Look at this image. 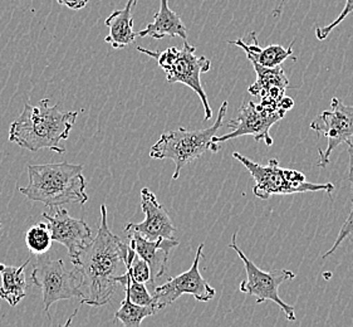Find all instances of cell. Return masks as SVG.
<instances>
[{"label":"cell","mask_w":353,"mask_h":327,"mask_svg":"<svg viewBox=\"0 0 353 327\" xmlns=\"http://www.w3.org/2000/svg\"><path fill=\"white\" fill-rule=\"evenodd\" d=\"M352 13L353 0H346L345 8H343V10L341 12V14L339 15V18H337L336 21H332L331 24H328V26H325V27H318V28H316V37H317V39H319V41H325V39H327L328 36L331 34V32H332L333 29L336 28V27H339V24L345 21L348 15L352 14Z\"/></svg>","instance_id":"obj_24"},{"label":"cell","mask_w":353,"mask_h":327,"mask_svg":"<svg viewBox=\"0 0 353 327\" xmlns=\"http://www.w3.org/2000/svg\"><path fill=\"white\" fill-rule=\"evenodd\" d=\"M228 111V101L220 106L215 123L204 130H186L184 128L163 132L159 141L151 148L150 157L155 160L170 159L175 163V171L172 179L176 180L186 165L203 157L206 151L218 152L220 146L212 143V137L216 135Z\"/></svg>","instance_id":"obj_4"},{"label":"cell","mask_w":353,"mask_h":327,"mask_svg":"<svg viewBox=\"0 0 353 327\" xmlns=\"http://www.w3.org/2000/svg\"><path fill=\"white\" fill-rule=\"evenodd\" d=\"M311 128L328 141L327 149H318L319 161L317 165L319 168H325L330 164L333 150L353 137V105L347 106L334 97L331 101V110L323 111L312 121Z\"/></svg>","instance_id":"obj_11"},{"label":"cell","mask_w":353,"mask_h":327,"mask_svg":"<svg viewBox=\"0 0 353 327\" xmlns=\"http://www.w3.org/2000/svg\"><path fill=\"white\" fill-rule=\"evenodd\" d=\"M90 0H57L58 4L70 8L72 10H81L88 4Z\"/></svg>","instance_id":"obj_25"},{"label":"cell","mask_w":353,"mask_h":327,"mask_svg":"<svg viewBox=\"0 0 353 327\" xmlns=\"http://www.w3.org/2000/svg\"><path fill=\"white\" fill-rule=\"evenodd\" d=\"M141 209L145 213V221L139 224L128 223L125 227V233L134 232L151 241L159 238L176 239V228L169 213L149 188H143L141 190Z\"/></svg>","instance_id":"obj_13"},{"label":"cell","mask_w":353,"mask_h":327,"mask_svg":"<svg viewBox=\"0 0 353 327\" xmlns=\"http://www.w3.org/2000/svg\"><path fill=\"white\" fill-rule=\"evenodd\" d=\"M30 279L33 285L42 290L44 311L48 317L50 306L58 301L73 297L82 299L79 290L81 278L77 270H65L62 259H52L46 255L38 256Z\"/></svg>","instance_id":"obj_7"},{"label":"cell","mask_w":353,"mask_h":327,"mask_svg":"<svg viewBox=\"0 0 353 327\" xmlns=\"http://www.w3.org/2000/svg\"><path fill=\"white\" fill-rule=\"evenodd\" d=\"M204 244L201 243L196 250V256L190 268L176 277L169 278L163 285L152 288V305L157 311L172 305L183 295H191L200 302L212 301L216 291L205 281L199 270V264L203 258Z\"/></svg>","instance_id":"obj_10"},{"label":"cell","mask_w":353,"mask_h":327,"mask_svg":"<svg viewBox=\"0 0 353 327\" xmlns=\"http://www.w3.org/2000/svg\"><path fill=\"white\" fill-rule=\"evenodd\" d=\"M285 1H287V0H282V1L279 3V6H278V7H276V9L273 10V13H272V15H273L274 18H278V17H281V15H282L283 7H284Z\"/></svg>","instance_id":"obj_26"},{"label":"cell","mask_w":353,"mask_h":327,"mask_svg":"<svg viewBox=\"0 0 353 327\" xmlns=\"http://www.w3.org/2000/svg\"><path fill=\"white\" fill-rule=\"evenodd\" d=\"M77 117L76 111L63 112L57 106H50L48 99L38 105L26 103L23 112L10 125L9 141L33 152L48 149L64 154L65 149L59 143L68 139Z\"/></svg>","instance_id":"obj_2"},{"label":"cell","mask_w":353,"mask_h":327,"mask_svg":"<svg viewBox=\"0 0 353 327\" xmlns=\"http://www.w3.org/2000/svg\"><path fill=\"white\" fill-rule=\"evenodd\" d=\"M52 243H53V241H52L47 223L36 224V226L29 228L28 232L26 233L27 248L34 256L47 255V252L52 247Z\"/></svg>","instance_id":"obj_21"},{"label":"cell","mask_w":353,"mask_h":327,"mask_svg":"<svg viewBox=\"0 0 353 327\" xmlns=\"http://www.w3.org/2000/svg\"><path fill=\"white\" fill-rule=\"evenodd\" d=\"M180 37L188 41V30L180 15L171 10L169 0H160V9L155 14V19L148 24V27L140 30L137 37H152L155 39H163V37Z\"/></svg>","instance_id":"obj_18"},{"label":"cell","mask_w":353,"mask_h":327,"mask_svg":"<svg viewBox=\"0 0 353 327\" xmlns=\"http://www.w3.org/2000/svg\"><path fill=\"white\" fill-rule=\"evenodd\" d=\"M0 229H1V221H0Z\"/></svg>","instance_id":"obj_27"},{"label":"cell","mask_w":353,"mask_h":327,"mask_svg":"<svg viewBox=\"0 0 353 327\" xmlns=\"http://www.w3.org/2000/svg\"><path fill=\"white\" fill-rule=\"evenodd\" d=\"M236 233L233 235L232 242H230V248L236 252L239 256L247 272V278L241 282L239 286V290L245 295L256 297V302L261 304L264 301H273L278 306L281 307L287 320L296 321V313L294 307L285 304L281 296H279V287L285 281H290L296 278V273L288 270H273L270 272H264L256 264L250 261L244 252L238 247L236 243Z\"/></svg>","instance_id":"obj_8"},{"label":"cell","mask_w":353,"mask_h":327,"mask_svg":"<svg viewBox=\"0 0 353 327\" xmlns=\"http://www.w3.org/2000/svg\"><path fill=\"white\" fill-rule=\"evenodd\" d=\"M137 4V0H128L126 6L121 10H114L105 21V24L110 28L108 36L105 42L111 44L114 50H121L132 44L137 37L134 30V17L132 9Z\"/></svg>","instance_id":"obj_16"},{"label":"cell","mask_w":353,"mask_h":327,"mask_svg":"<svg viewBox=\"0 0 353 327\" xmlns=\"http://www.w3.org/2000/svg\"><path fill=\"white\" fill-rule=\"evenodd\" d=\"M83 169V165L70 163L28 165V185L19 186L18 190L29 200L42 203L50 209L72 203L85 206L88 195Z\"/></svg>","instance_id":"obj_3"},{"label":"cell","mask_w":353,"mask_h":327,"mask_svg":"<svg viewBox=\"0 0 353 327\" xmlns=\"http://www.w3.org/2000/svg\"><path fill=\"white\" fill-rule=\"evenodd\" d=\"M156 313L157 310L155 307L136 305L126 296L120 308L114 313V320L121 321L125 327H140L143 319L154 316Z\"/></svg>","instance_id":"obj_20"},{"label":"cell","mask_w":353,"mask_h":327,"mask_svg":"<svg viewBox=\"0 0 353 327\" xmlns=\"http://www.w3.org/2000/svg\"><path fill=\"white\" fill-rule=\"evenodd\" d=\"M234 159L245 166L255 185L253 192L261 200H268L273 195H290L298 192H325L328 194L334 190L332 183L316 184L305 180L303 172L284 169L276 159L269 160L267 165L255 163L253 160L243 157L239 152H234Z\"/></svg>","instance_id":"obj_6"},{"label":"cell","mask_w":353,"mask_h":327,"mask_svg":"<svg viewBox=\"0 0 353 327\" xmlns=\"http://www.w3.org/2000/svg\"><path fill=\"white\" fill-rule=\"evenodd\" d=\"M288 111L279 106H269L265 103H255L249 101L243 103L239 115L235 120L228 122L226 128L232 132L223 136H214L212 143L219 146L220 143L233 140L241 136H253L255 141H263L267 146L273 145V137L270 136V128L276 122L284 119Z\"/></svg>","instance_id":"obj_9"},{"label":"cell","mask_w":353,"mask_h":327,"mask_svg":"<svg viewBox=\"0 0 353 327\" xmlns=\"http://www.w3.org/2000/svg\"><path fill=\"white\" fill-rule=\"evenodd\" d=\"M126 235L128 237V243L134 247L137 256L141 257L149 264L151 270L150 287L154 288L156 279L165 275L166 266L169 262L170 252L179 246V241L165 238L151 241L134 232H128Z\"/></svg>","instance_id":"obj_14"},{"label":"cell","mask_w":353,"mask_h":327,"mask_svg":"<svg viewBox=\"0 0 353 327\" xmlns=\"http://www.w3.org/2000/svg\"><path fill=\"white\" fill-rule=\"evenodd\" d=\"M137 50L151 58H155L157 64L163 68L169 83H183L196 93L204 107L205 121L212 117V106L201 85V75L210 71L212 61L204 56H196V48L184 41L181 50L170 47L163 52L145 50L137 47Z\"/></svg>","instance_id":"obj_5"},{"label":"cell","mask_w":353,"mask_h":327,"mask_svg":"<svg viewBox=\"0 0 353 327\" xmlns=\"http://www.w3.org/2000/svg\"><path fill=\"white\" fill-rule=\"evenodd\" d=\"M249 37H250V41H252L249 44L245 43L243 38L229 42V44L236 46V47H239V48L244 50L249 61H253L255 63L261 64L263 67L273 68L276 66H281L288 58H294L293 57V43L294 42H292L288 48H284L281 44H272V46H268L267 48H261L259 43H258V38H256L255 32H252Z\"/></svg>","instance_id":"obj_17"},{"label":"cell","mask_w":353,"mask_h":327,"mask_svg":"<svg viewBox=\"0 0 353 327\" xmlns=\"http://www.w3.org/2000/svg\"><path fill=\"white\" fill-rule=\"evenodd\" d=\"M54 214L43 213L53 242L61 243L68 250L71 262H74L87 244L93 239L92 230L83 219H76L58 206Z\"/></svg>","instance_id":"obj_12"},{"label":"cell","mask_w":353,"mask_h":327,"mask_svg":"<svg viewBox=\"0 0 353 327\" xmlns=\"http://www.w3.org/2000/svg\"><path fill=\"white\" fill-rule=\"evenodd\" d=\"M256 73L254 83L248 88V92L261 99V102L269 106H279L285 91L290 88V79L281 66L273 68L263 67L250 61Z\"/></svg>","instance_id":"obj_15"},{"label":"cell","mask_w":353,"mask_h":327,"mask_svg":"<svg viewBox=\"0 0 353 327\" xmlns=\"http://www.w3.org/2000/svg\"><path fill=\"white\" fill-rule=\"evenodd\" d=\"M28 264L29 259L21 264V267L0 264V299L7 301L9 306L15 307L21 299L27 297V281L24 270Z\"/></svg>","instance_id":"obj_19"},{"label":"cell","mask_w":353,"mask_h":327,"mask_svg":"<svg viewBox=\"0 0 353 327\" xmlns=\"http://www.w3.org/2000/svg\"><path fill=\"white\" fill-rule=\"evenodd\" d=\"M347 146H348V157H350V169H348V179H350V183H351V189H352V206H351V212L350 215L347 217L346 221L342 224L341 230H339V235L336 238V241L332 244V247L328 249L325 252V255L322 258H327V257L333 255L337 249L339 248V246L342 244L343 241H346L347 238L353 233V143L350 141H347Z\"/></svg>","instance_id":"obj_23"},{"label":"cell","mask_w":353,"mask_h":327,"mask_svg":"<svg viewBox=\"0 0 353 327\" xmlns=\"http://www.w3.org/2000/svg\"><path fill=\"white\" fill-rule=\"evenodd\" d=\"M128 244L110 230L106 206L102 204L97 235L72 262L81 278V306H105L111 301L119 285L117 272L128 255Z\"/></svg>","instance_id":"obj_1"},{"label":"cell","mask_w":353,"mask_h":327,"mask_svg":"<svg viewBox=\"0 0 353 327\" xmlns=\"http://www.w3.org/2000/svg\"><path fill=\"white\" fill-rule=\"evenodd\" d=\"M119 285L122 286L126 292V296L136 305L140 306H154L152 305V295L150 293L145 284H140L130 277L128 272L117 276Z\"/></svg>","instance_id":"obj_22"}]
</instances>
